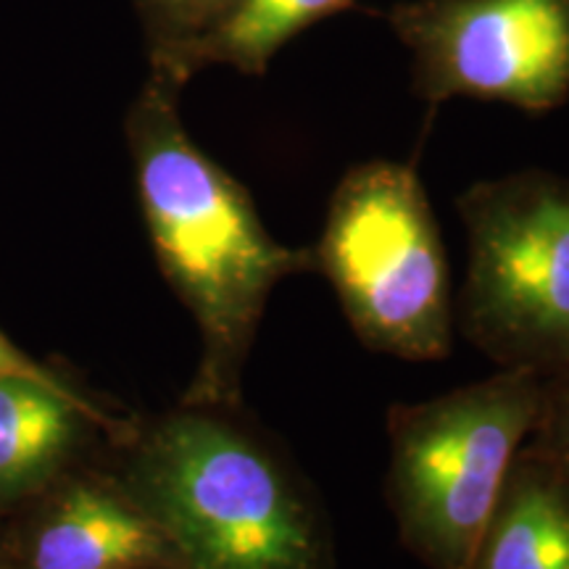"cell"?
<instances>
[{"mask_svg": "<svg viewBox=\"0 0 569 569\" xmlns=\"http://www.w3.org/2000/svg\"><path fill=\"white\" fill-rule=\"evenodd\" d=\"M467 277L461 332L501 369H569V180L528 169L459 198Z\"/></svg>", "mask_w": 569, "mask_h": 569, "instance_id": "5b68a950", "label": "cell"}, {"mask_svg": "<svg viewBox=\"0 0 569 569\" xmlns=\"http://www.w3.org/2000/svg\"><path fill=\"white\" fill-rule=\"evenodd\" d=\"M234 3L238 0H142L156 24L167 34L161 46L198 38L222 21Z\"/></svg>", "mask_w": 569, "mask_h": 569, "instance_id": "7c38bea8", "label": "cell"}, {"mask_svg": "<svg viewBox=\"0 0 569 569\" xmlns=\"http://www.w3.org/2000/svg\"><path fill=\"white\" fill-rule=\"evenodd\" d=\"M353 3L356 0H238L211 30L174 46H161L156 51V69L180 84L203 63H227L246 74H264L269 61L296 34Z\"/></svg>", "mask_w": 569, "mask_h": 569, "instance_id": "30bf717a", "label": "cell"}, {"mask_svg": "<svg viewBox=\"0 0 569 569\" xmlns=\"http://www.w3.org/2000/svg\"><path fill=\"white\" fill-rule=\"evenodd\" d=\"M543 375L488 380L388 411V503L401 543L430 569H467L517 453L536 430Z\"/></svg>", "mask_w": 569, "mask_h": 569, "instance_id": "3957f363", "label": "cell"}, {"mask_svg": "<svg viewBox=\"0 0 569 569\" xmlns=\"http://www.w3.org/2000/svg\"><path fill=\"white\" fill-rule=\"evenodd\" d=\"M467 569H569V480L530 440Z\"/></svg>", "mask_w": 569, "mask_h": 569, "instance_id": "ba28073f", "label": "cell"}, {"mask_svg": "<svg viewBox=\"0 0 569 569\" xmlns=\"http://www.w3.org/2000/svg\"><path fill=\"white\" fill-rule=\"evenodd\" d=\"M84 419L109 422L67 382L0 377V498L46 480L67 457Z\"/></svg>", "mask_w": 569, "mask_h": 569, "instance_id": "9c48e42d", "label": "cell"}, {"mask_svg": "<svg viewBox=\"0 0 569 569\" xmlns=\"http://www.w3.org/2000/svg\"><path fill=\"white\" fill-rule=\"evenodd\" d=\"M0 377H30V380L40 382H61L59 377L46 372L38 361H32L30 356L13 348V343L6 336H0Z\"/></svg>", "mask_w": 569, "mask_h": 569, "instance_id": "4fadbf2b", "label": "cell"}, {"mask_svg": "<svg viewBox=\"0 0 569 569\" xmlns=\"http://www.w3.org/2000/svg\"><path fill=\"white\" fill-rule=\"evenodd\" d=\"M122 486L182 569H332L330 530L301 472L280 448L211 407L148 427Z\"/></svg>", "mask_w": 569, "mask_h": 569, "instance_id": "7a4b0ae2", "label": "cell"}, {"mask_svg": "<svg viewBox=\"0 0 569 569\" xmlns=\"http://www.w3.org/2000/svg\"><path fill=\"white\" fill-rule=\"evenodd\" d=\"M388 21L430 106L475 98L546 113L569 98V0H407Z\"/></svg>", "mask_w": 569, "mask_h": 569, "instance_id": "8992f818", "label": "cell"}, {"mask_svg": "<svg viewBox=\"0 0 569 569\" xmlns=\"http://www.w3.org/2000/svg\"><path fill=\"white\" fill-rule=\"evenodd\" d=\"M311 251L367 348L403 361L451 353V269L411 163L377 159L348 169Z\"/></svg>", "mask_w": 569, "mask_h": 569, "instance_id": "277c9868", "label": "cell"}, {"mask_svg": "<svg viewBox=\"0 0 569 569\" xmlns=\"http://www.w3.org/2000/svg\"><path fill=\"white\" fill-rule=\"evenodd\" d=\"M30 569H182L153 517L122 482H80L42 519Z\"/></svg>", "mask_w": 569, "mask_h": 569, "instance_id": "52a82bcc", "label": "cell"}, {"mask_svg": "<svg viewBox=\"0 0 569 569\" xmlns=\"http://www.w3.org/2000/svg\"><path fill=\"white\" fill-rule=\"evenodd\" d=\"M177 88L156 69L134 103V180L161 272L201 330V367L188 403L238 409L269 296L284 277L317 272L315 251L280 243L243 184L188 138Z\"/></svg>", "mask_w": 569, "mask_h": 569, "instance_id": "6da1fadb", "label": "cell"}, {"mask_svg": "<svg viewBox=\"0 0 569 569\" xmlns=\"http://www.w3.org/2000/svg\"><path fill=\"white\" fill-rule=\"evenodd\" d=\"M530 443L569 480V369L543 377V403Z\"/></svg>", "mask_w": 569, "mask_h": 569, "instance_id": "8fae6325", "label": "cell"}]
</instances>
